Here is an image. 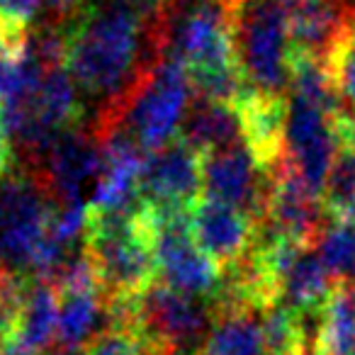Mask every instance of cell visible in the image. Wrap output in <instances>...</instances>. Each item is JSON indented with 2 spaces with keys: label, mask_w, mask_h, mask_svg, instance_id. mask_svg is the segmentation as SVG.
<instances>
[{
  "label": "cell",
  "mask_w": 355,
  "mask_h": 355,
  "mask_svg": "<svg viewBox=\"0 0 355 355\" xmlns=\"http://www.w3.org/2000/svg\"><path fill=\"white\" fill-rule=\"evenodd\" d=\"M168 17L146 22L122 0H88L69 25L66 69L76 85L100 103L93 132L117 122L139 80L166 56Z\"/></svg>",
  "instance_id": "6da1fadb"
},
{
  "label": "cell",
  "mask_w": 355,
  "mask_h": 355,
  "mask_svg": "<svg viewBox=\"0 0 355 355\" xmlns=\"http://www.w3.org/2000/svg\"><path fill=\"white\" fill-rule=\"evenodd\" d=\"M54 200L35 173L0 180V261L12 275L51 280L73 251L49 236Z\"/></svg>",
  "instance_id": "7a4b0ae2"
},
{
  "label": "cell",
  "mask_w": 355,
  "mask_h": 355,
  "mask_svg": "<svg viewBox=\"0 0 355 355\" xmlns=\"http://www.w3.org/2000/svg\"><path fill=\"white\" fill-rule=\"evenodd\" d=\"M227 6L234 51L246 83L261 93L285 95L292 66L287 8L277 0H227Z\"/></svg>",
  "instance_id": "3957f363"
},
{
  "label": "cell",
  "mask_w": 355,
  "mask_h": 355,
  "mask_svg": "<svg viewBox=\"0 0 355 355\" xmlns=\"http://www.w3.org/2000/svg\"><path fill=\"white\" fill-rule=\"evenodd\" d=\"M83 246L107 297L141 295L156 282V253L144 207L137 214H90Z\"/></svg>",
  "instance_id": "277c9868"
},
{
  "label": "cell",
  "mask_w": 355,
  "mask_h": 355,
  "mask_svg": "<svg viewBox=\"0 0 355 355\" xmlns=\"http://www.w3.org/2000/svg\"><path fill=\"white\" fill-rule=\"evenodd\" d=\"M193 80L185 64L166 54L139 80L119 110L117 122L151 153L180 137L193 105Z\"/></svg>",
  "instance_id": "5b68a950"
},
{
  "label": "cell",
  "mask_w": 355,
  "mask_h": 355,
  "mask_svg": "<svg viewBox=\"0 0 355 355\" xmlns=\"http://www.w3.org/2000/svg\"><path fill=\"white\" fill-rule=\"evenodd\" d=\"M214 321L207 300L153 282L137 295V334L151 355H200Z\"/></svg>",
  "instance_id": "8992f818"
},
{
  "label": "cell",
  "mask_w": 355,
  "mask_h": 355,
  "mask_svg": "<svg viewBox=\"0 0 355 355\" xmlns=\"http://www.w3.org/2000/svg\"><path fill=\"white\" fill-rule=\"evenodd\" d=\"M151 232L161 282L200 300H212L222 285V268L195 243L190 234V209H166L144 205Z\"/></svg>",
  "instance_id": "52a82bcc"
},
{
  "label": "cell",
  "mask_w": 355,
  "mask_h": 355,
  "mask_svg": "<svg viewBox=\"0 0 355 355\" xmlns=\"http://www.w3.org/2000/svg\"><path fill=\"white\" fill-rule=\"evenodd\" d=\"M338 112L311 105L300 98H287L285 124V163L300 180L321 198L326 175L340 148Z\"/></svg>",
  "instance_id": "ba28073f"
},
{
  "label": "cell",
  "mask_w": 355,
  "mask_h": 355,
  "mask_svg": "<svg viewBox=\"0 0 355 355\" xmlns=\"http://www.w3.org/2000/svg\"><path fill=\"white\" fill-rule=\"evenodd\" d=\"M103 173V146L83 127L61 134L35 166L54 205H90Z\"/></svg>",
  "instance_id": "9c48e42d"
},
{
  "label": "cell",
  "mask_w": 355,
  "mask_h": 355,
  "mask_svg": "<svg viewBox=\"0 0 355 355\" xmlns=\"http://www.w3.org/2000/svg\"><path fill=\"white\" fill-rule=\"evenodd\" d=\"M326 217L329 214L321 198L302 183L285 161L268 173L266 207L258 224H266L290 241L314 246L316 236L326 227Z\"/></svg>",
  "instance_id": "30bf717a"
},
{
  "label": "cell",
  "mask_w": 355,
  "mask_h": 355,
  "mask_svg": "<svg viewBox=\"0 0 355 355\" xmlns=\"http://www.w3.org/2000/svg\"><path fill=\"white\" fill-rule=\"evenodd\" d=\"M141 198L148 207L190 209L202 198V156L178 137L146 156Z\"/></svg>",
  "instance_id": "8fae6325"
},
{
  "label": "cell",
  "mask_w": 355,
  "mask_h": 355,
  "mask_svg": "<svg viewBox=\"0 0 355 355\" xmlns=\"http://www.w3.org/2000/svg\"><path fill=\"white\" fill-rule=\"evenodd\" d=\"M268 173L246 144L202 156V198L232 205L253 219L263 217Z\"/></svg>",
  "instance_id": "7c38bea8"
},
{
  "label": "cell",
  "mask_w": 355,
  "mask_h": 355,
  "mask_svg": "<svg viewBox=\"0 0 355 355\" xmlns=\"http://www.w3.org/2000/svg\"><path fill=\"white\" fill-rule=\"evenodd\" d=\"M256 229L258 222L251 214L217 200L200 198L190 207V234L219 268L234 266L251 253Z\"/></svg>",
  "instance_id": "4fadbf2b"
},
{
  "label": "cell",
  "mask_w": 355,
  "mask_h": 355,
  "mask_svg": "<svg viewBox=\"0 0 355 355\" xmlns=\"http://www.w3.org/2000/svg\"><path fill=\"white\" fill-rule=\"evenodd\" d=\"M241 117L243 144L253 151L263 171L270 173L285 161V124L287 98L270 95L248 85L246 93L236 100Z\"/></svg>",
  "instance_id": "5bb4252c"
},
{
  "label": "cell",
  "mask_w": 355,
  "mask_h": 355,
  "mask_svg": "<svg viewBox=\"0 0 355 355\" xmlns=\"http://www.w3.org/2000/svg\"><path fill=\"white\" fill-rule=\"evenodd\" d=\"M353 17L348 0H300L287 8L292 51L326 61Z\"/></svg>",
  "instance_id": "9a60e30c"
},
{
  "label": "cell",
  "mask_w": 355,
  "mask_h": 355,
  "mask_svg": "<svg viewBox=\"0 0 355 355\" xmlns=\"http://www.w3.org/2000/svg\"><path fill=\"white\" fill-rule=\"evenodd\" d=\"M180 139L188 146H193L200 156L243 144L241 117H239L236 105L212 103L202 98L195 100L180 129Z\"/></svg>",
  "instance_id": "2e32d148"
},
{
  "label": "cell",
  "mask_w": 355,
  "mask_h": 355,
  "mask_svg": "<svg viewBox=\"0 0 355 355\" xmlns=\"http://www.w3.org/2000/svg\"><path fill=\"white\" fill-rule=\"evenodd\" d=\"M59 336V292L49 280H27L12 338L35 353L46 350Z\"/></svg>",
  "instance_id": "e0dca14e"
},
{
  "label": "cell",
  "mask_w": 355,
  "mask_h": 355,
  "mask_svg": "<svg viewBox=\"0 0 355 355\" xmlns=\"http://www.w3.org/2000/svg\"><path fill=\"white\" fill-rule=\"evenodd\" d=\"M105 292H59V340L64 348L90 345L107 321Z\"/></svg>",
  "instance_id": "ac0fdd59"
},
{
  "label": "cell",
  "mask_w": 355,
  "mask_h": 355,
  "mask_svg": "<svg viewBox=\"0 0 355 355\" xmlns=\"http://www.w3.org/2000/svg\"><path fill=\"white\" fill-rule=\"evenodd\" d=\"M200 355H266L261 311H217Z\"/></svg>",
  "instance_id": "d6986e66"
},
{
  "label": "cell",
  "mask_w": 355,
  "mask_h": 355,
  "mask_svg": "<svg viewBox=\"0 0 355 355\" xmlns=\"http://www.w3.org/2000/svg\"><path fill=\"white\" fill-rule=\"evenodd\" d=\"M355 345V295L350 287H338L319 314L314 348L321 355H348Z\"/></svg>",
  "instance_id": "ffe728a7"
},
{
  "label": "cell",
  "mask_w": 355,
  "mask_h": 355,
  "mask_svg": "<svg viewBox=\"0 0 355 355\" xmlns=\"http://www.w3.org/2000/svg\"><path fill=\"white\" fill-rule=\"evenodd\" d=\"M314 248L340 287H355V217L329 219Z\"/></svg>",
  "instance_id": "44dd1931"
},
{
  "label": "cell",
  "mask_w": 355,
  "mask_h": 355,
  "mask_svg": "<svg viewBox=\"0 0 355 355\" xmlns=\"http://www.w3.org/2000/svg\"><path fill=\"white\" fill-rule=\"evenodd\" d=\"M261 326L266 355H297L300 350L311 348L302 316L280 302L261 309Z\"/></svg>",
  "instance_id": "7402d4cb"
},
{
  "label": "cell",
  "mask_w": 355,
  "mask_h": 355,
  "mask_svg": "<svg viewBox=\"0 0 355 355\" xmlns=\"http://www.w3.org/2000/svg\"><path fill=\"white\" fill-rule=\"evenodd\" d=\"M321 202L329 219L355 217V148L340 144L321 190Z\"/></svg>",
  "instance_id": "603a6c76"
},
{
  "label": "cell",
  "mask_w": 355,
  "mask_h": 355,
  "mask_svg": "<svg viewBox=\"0 0 355 355\" xmlns=\"http://www.w3.org/2000/svg\"><path fill=\"white\" fill-rule=\"evenodd\" d=\"M326 69H329L338 98L348 103L350 110H355V17L331 49Z\"/></svg>",
  "instance_id": "cb8c5ba5"
},
{
  "label": "cell",
  "mask_w": 355,
  "mask_h": 355,
  "mask_svg": "<svg viewBox=\"0 0 355 355\" xmlns=\"http://www.w3.org/2000/svg\"><path fill=\"white\" fill-rule=\"evenodd\" d=\"M25 287L27 277L12 275V272H6V275L0 277V343L12 338V334H15Z\"/></svg>",
  "instance_id": "d4e9b609"
},
{
  "label": "cell",
  "mask_w": 355,
  "mask_h": 355,
  "mask_svg": "<svg viewBox=\"0 0 355 355\" xmlns=\"http://www.w3.org/2000/svg\"><path fill=\"white\" fill-rule=\"evenodd\" d=\"M88 355H151L141 336L132 329H105L88 345Z\"/></svg>",
  "instance_id": "484cf974"
},
{
  "label": "cell",
  "mask_w": 355,
  "mask_h": 355,
  "mask_svg": "<svg viewBox=\"0 0 355 355\" xmlns=\"http://www.w3.org/2000/svg\"><path fill=\"white\" fill-rule=\"evenodd\" d=\"M88 0H42V8L51 15L49 22L59 25H71L80 10L85 8Z\"/></svg>",
  "instance_id": "4316f807"
},
{
  "label": "cell",
  "mask_w": 355,
  "mask_h": 355,
  "mask_svg": "<svg viewBox=\"0 0 355 355\" xmlns=\"http://www.w3.org/2000/svg\"><path fill=\"white\" fill-rule=\"evenodd\" d=\"M336 124H338L340 144L355 148V110H340Z\"/></svg>",
  "instance_id": "83f0119b"
},
{
  "label": "cell",
  "mask_w": 355,
  "mask_h": 355,
  "mask_svg": "<svg viewBox=\"0 0 355 355\" xmlns=\"http://www.w3.org/2000/svg\"><path fill=\"white\" fill-rule=\"evenodd\" d=\"M10 166H12V141L6 129V122L0 117V180L10 173Z\"/></svg>",
  "instance_id": "f1b7e54d"
},
{
  "label": "cell",
  "mask_w": 355,
  "mask_h": 355,
  "mask_svg": "<svg viewBox=\"0 0 355 355\" xmlns=\"http://www.w3.org/2000/svg\"><path fill=\"white\" fill-rule=\"evenodd\" d=\"M0 355H37V353L32 348H27V345H22L20 340L8 338L0 343Z\"/></svg>",
  "instance_id": "f546056e"
},
{
  "label": "cell",
  "mask_w": 355,
  "mask_h": 355,
  "mask_svg": "<svg viewBox=\"0 0 355 355\" xmlns=\"http://www.w3.org/2000/svg\"><path fill=\"white\" fill-rule=\"evenodd\" d=\"M51 355H88V350H80V348H61Z\"/></svg>",
  "instance_id": "4dcf8cb0"
},
{
  "label": "cell",
  "mask_w": 355,
  "mask_h": 355,
  "mask_svg": "<svg viewBox=\"0 0 355 355\" xmlns=\"http://www.w3.org/2000/svg\"><path fill=\"white\" fill-rule=\"evenodd\" d=\"M188 3L193 6V3H198V0H171L173 8H183V6H188Z\"/></svg>",
  "instance_id": "1f68e13d"
},
{
  "label": "cell",
  "mask_w": 355,
  "mask_h": 355,
  "mask_svg": "<svg viewBox=\"0 0 355 355\" xmlns=\"http://www.w3.org/2000/svg\"><path fill=\"white\" fill-rule=\"evenodd\" d=\"M297 355H321V353L316 348H304V350H300Z\"/></svg>",
  "instance_id": "d6a6232c"
},
{
  "label": "cell",
  "mask_w": 355,
  "mask_h": 355,
  "mask_svg": "<svg viewBox=\"0 0 355 355\" xmlns=\"http://www.w3.org/2000/svg\"><path fill=\"white\" fill-rule=\"evenodd\" d=\"M277 3H280V6H285V8H292L295 3H300V0H277Z\"/></svg>",
  "instance_id": "836d02e7"
},
{
  "label": "cell",
  "mask_w": 355,
  "mask_h": 355,
  "mask_svg": "<svg viewBox=\"0 0 355 355\" xmlns=\"http://www.w3.org/2000/svg\"><path fill=\"white\" fill-rule=\"evenodd\" d=\"M348 355H355V345H353V350H350V353Z\"/></svg>",
  "instance_id": "e575fe53"
},
{
  "label": "cell",
  "mask_w": 355,
  "mask_h": 355,
  "mask_svg": "<svg viewBox=\"0 0 355 355\" xmlns=\"http://www.w3.org/2000/svg\"><path fill=\"white\" fill-rule=\"evenodd\" d=\"M350 290H353V295H355V287H350Z\"/></svg>",
  "instance_id": "d590c367"
},
{
  "label": "cell",
  "mask_w": 355,
  "mask_h": 355,
  "mask_svg": "<svg viewBox=\"0 0 355 355\" xmlns=\"http://www.w3.org/2000/svg\"><path fill=\"white\" fill-rule=\"evenodd\" d=\"M348 3H350V0H348Z\"/></svg>",
  "instance_id": "8d00e7d4"
}]
</instances>
